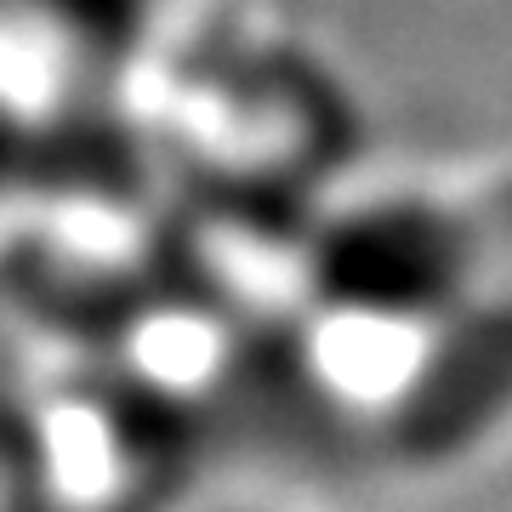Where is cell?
Instances as JSON below:
<instances>
[{
  "label": "cell",
  "mask_w": 512,
  "mask_h": 512,
  "mask_svg": "<svg viewBox=\"0 0 512 512\" xmlns=\"http://www.w3.org/2000/svg\"><path fill=\"white\" fill-rule=\"evenodd\" d=\"M325 279L359 313L439 308L461 279V239L439 211L421 205L359 211L325 245Z\"/></svg>",
  "instance_id": "6da1fadb"
},
{
  "label": "cell",
  "mask_w": 512,
  "mask_h": 512,
  "mask_svg": "<svg viewBox=\"0 0 512 512\" xmlns=\"http://www.w3.org/2000/svg\"><path fill=\"white\" fill-rule=\"evenodd\" d=\"M512 410V308L456 319L399 404V439L416 456L467 450Z\"/></svg>",
  "instance_id": "7a4b0ae2"
}]
</instances>
